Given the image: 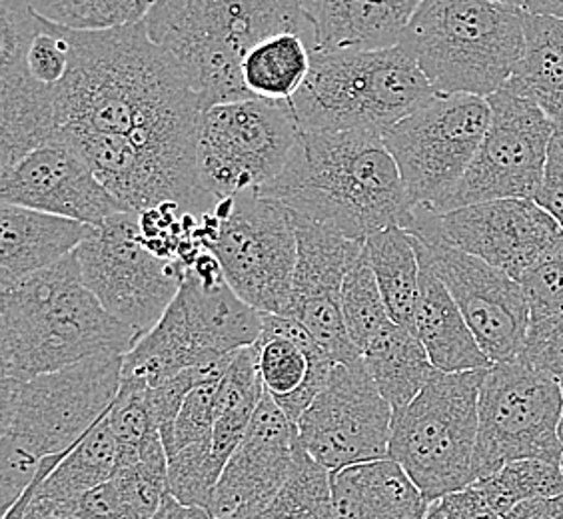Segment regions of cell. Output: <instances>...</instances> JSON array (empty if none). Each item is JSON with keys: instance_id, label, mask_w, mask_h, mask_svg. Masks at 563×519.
<instances>
[{"instance_id": "ac0fdd59", "label": "cell", "mask_w": 563, "mask_h": 519, "mask_svg": "<svg viewBox=\"0 0 563 519\" xmlns=\"http://www.w3.org/2000/svg\"><path fill=\"white\" fill-rule=\"evenodd\" d=\"M438 228L450 244L508 272L520 281L563 239L560 222L536 200H492L438 212Z\"/></svg>"}, {"instance_id": "8fae6325", "label": "cell", "mask_w": 563, "mask_h": 519, "mask_svg": "<svg viewBox=\"0 0 563 519\" xmlns=\"http://www.w3.org/2000/svg\"><path fill=\"white\" fill-rule=\"evenodd\" d=\"M217 232L208 250L220 262L228 286L261 314H288L298 239L292 210L258 192L220 200Z\"/></svg>"}, {"instance_id": "74e56055", "label": "cell", "mask_w": 563, "mask_h": 519, "mask_svg": "<svg viewBox=\"0 0 563 519\" xmlns=\"http://www.w3.org/2000/svg\"><path fill=\"white\" fill-rule=\"evenodd\" d=\"M109 422L119 444V465L139 460L142 450L161 438L152 411L151 388L139 382H120L119 396L110 406Z\"/></svg>"}, {"instance_id": "484cf974", "label": "cell", "mask_w": 563, "mask_h": 519, "mask_svg": "<svg viewBox=\"0 0 563 519\" xmlns=\"http://www.w3.org/2000/svg\"><path fill=\"white\" fill-rule=\"evenodd\" d=\"M334 519H426L430 501L391 457L332 474Z\"/></svg>"}, {"instance_id": "4fadbf2b", "label": "cell", "mask_w": 563, "mask_h": 519, "mask_svg": "<svg viewBox=\"0 0 563 519\" xmlns=\"http://www.w3.org/2000/svg\"><path fill=\"white\" fill-rule=\"evenodd\" d=\"M406 230L454 296L489 362L520 357L531 325L530 303L520 281L450 244L432 208L413 206L412 222Z\"/></svg>"}, {"instance_id": "8992f818", "label": "cell", "mask_w": 563, "mask_h": 519, "mask_svg": "<svg viewBox=\"0 0 563 519\" xmlns=\"http://www.w3.org/2000/svg\"><path fill=\"white\" fill-rule=\"evenodd\" d=\"M435 97L418 60L396 44L382 51H314L290 100L302 132H374L408 119Z\"/></svg>"}, {"instance_id": "bcb514c9", "label": "cell", "mask_w": 563, "mask_h": 519, "mask_svg": "<svg viewBox=\"0 0 563 519\" xmlns=\"http://www.w3.org/2000/svg\"><path fill=\"white\" fill-rule=\"evenodd\" d=\"M2 519H78L63 509L55 508L53 504L43 501V499H33L26 506H12L4 511Z\"/></svg>"}, {"instance_id": "cb8c5ba5", "label": "cell", "mask_w": 563, "mask_h": 519, "mask_svg": "<svg viewBox=\"0 0 563 519\" xmlns=\"http://www.w3.org/2000/svg\"><path fill=\"white\" fill-rule=\"evenodd\" d=\"M168 496V452L156 438L139 460L119 465L109 482L68 504H48L78 519H154Z\"/></svg>"}, {"instance_id": "3957f363", "label": "cell", "mask_w": 563, "mask_h": 519, "mask_svg": "<svg viewBox=\"0 0 563 519\" xmlns=\"http://www.w3.org/2000/svg\"><path fill=\"white\" fill-rule=\"evenodd\" d=\"M139 340L88 290L75 254L0 294L2 378L24 382L88 357L124 356Z\"/></svg>"}, {"instance_id": "277c9868", "label": "cell", "mask_w": 563, "mask_h": 519, "mask_svg": "<svg viewBox=\"0 0 563 519\" xmlns=\"http://www.w3.org/2000/svg\"><path fill=\"white\" fill-rule=\"evenodd\" d=\"M122 356L88 357L36 378L0 384V501L4 511L33 484L46 457L73 450L110 410Z\"/></svg>"}, {"instance_id": "7a4b0ae2", "label": "cell", "mask_w": 563, "mask_h": 519, "mask_svg": "<svg viewBox=\"0 0 563 519\" xmlns=\"http://www.w3.org/2000/svg\"><path fill=\"white\" fill-rule=\"evenodd\" d=\"M258 195L354 240L408 228L413 217L398 164L374 132H300L286 168Z\"/></svg>"}, {"instance_id": "7bdbcfd3", "label": "cell", "mask_w": 563, "mask_h": 519, "mask_svg": "<svg viewBox=\"0 0 563 519\" xmlns=\"http://www.w3.org/2000/svg\"><path fill=\"white\" fill-rule=\"evenodd\" d=\"M536 202L563 228V122H555L542 188L536 196Z\"/></svg>"}, {"instance_id": "9c48e42d", "label": "cell", "mask_w": 563, "mask_h": 519, "mask_svg": "<svg viewBox=\"0 0 563 519\" xmlns=\"http://www.w3.org/2000/svg\"><path fill=\"white\" fill-rule=\"evenodd\" d=\"M300 132L290 102L246 98L202 110L196 141L198 185L218 202L258 192L286 168Z\"/></svg>"}, {"instance_id": "816d5d0a", "label": "cell", "mask_w": 563, "mask_h": 519, "mask_svg": "<svg viewBox=\"0 0 563 519\" xmlns=\"http://www.w3.org/2000/svg\"><path fill=\"white\" fill-rule=\"evenodd\" d=\"M562 388H563V384H562ZM560 442H562V448H563V411H562V422H560Z\"/></svg>"}, {"instance_id": "5bb4252c", "label": "cell", "mask_w": 563, "mask_h": 519, "mask_svg": "<svg viewBox=\"0 0 563 519\" xmlns=\"http://www.w3.org/2000/svg\"><path fill=\"white\" fill-rule=\"evenodd\" d=\"M492 122L488 98L435 95L382 134L413 206L435 210L464 178Z\"/></svg>"}, {"instance_id": "f35d334b", "label": "cell", "mask_w": 563, "mask_h": 519, "mask_svg": "<svg viewBox=\"0 0 563 519\" xmlns=\"http://www.w3.org/2000/svg\"><path fill=\"white\" fill-rule=\"evenodd\" d=\"M227 357H218L214 362L200 366V376L196 379L195 388L186 396L185 406L174 426L173 444L166 450L168 457L186 445L212 438L218 386L224 374Z\"/></svg>"}, {"instance_id": "9a60e30c", "label": "cell", "mask_w": 563, "mask_h": 519, "mask_svg": "<svg viewBox=\"0 0 563 519\" xmlns=\"http://www.w3.org/2000/svg\"><path fill=\"white\" fill-rule=\"evenodd\" d=\"M488 132L464 178L435 208L440 214L506 198L536 200L542 188L555 122L538 104L506 87L488 97Z\"/></svg>"}, {"instance_id": "ffe728a7", "label": "cell", "mask_w": 563, "mask_h": 519, "mask_svg": "<svg viewBox=\"0 0 563 519\" xmlns=\"http://www.w3.org/2000/svg\"><path fill=\"white\" fill-rule=\"evenodd\" d=\"M300 445L298 423L264 389L249 432L218 482L210 516L242 519L264 508L286 484Z\"/></svg>"}, {"instance_id": "5b68a950", "label": "cell", "mask_w": 563, "mask_h": 519, "mask_svg": "<svg viewBox=\"0 0 563 519\" xmlns=\"http://www.w3.org/2000/svg\"><path fill=\"white\" fill-rule=\"evenodd\" d=\"M144 24L180 66L202 110L254 98L242 63L264 38L300 33L312 41L300 0H156Z\"/></svg>"}, {"instance_id": "b9f144b4", "label": "cell", "mask_w": 563, "mask_h": 519, "mask_svg": "<svg viewBox=\"0 0 563 519\" xmlns=\"http://www.w3.org/2000/svg\"><path fill=\"white\" fill-rule=\"evenodd\" d=\"M198 376H200V366L186 369L183 374L158 384L156 388H151L152 411L166 450L173 444L174 426L178 420V413L185 406L186 396L190 394V389L195 388Z\"/></svg>"}, {"instance_id": "d6a6232c", "label": "cell", "mask_w": 563, "mask_h": 519, "mask_svg": "<svg viewBox=\"0 0 563 519\" xmlns=\"http://www.w3.org/2000/svg\"><path fill=\"white\" fill-rule=\"evenodd\" d=\"M242 519H334L332 474L300 445L280 492L264 508Z\"/></svg>"}, {"instance_id": "c3c4849f", "label": "cell", "mask_w": 563, "mask_h": 519, "mask_svg": "<svg viewBox=\"0 0 563 519\" xmlns=\"http://www.w3.org/2000/svg\"><path fill=\"white\" fill-rule=\"evenodd\" d=\"M523 11L563 21V0H523Z\"/></svg>"}, {"instance_id": "6da1fadb", "label": "cell", "mask_w": 563, "mask_h": 519, "mask_svg": "<svg viewBox=\"0 0 563 519\" xmlns=\"http://www.w3.org/2000/svg\"><path fill=\"white\" fill-rule=\"evenodd\" d=\"M70 70L56 97L60 136H124L141 151L196 173L202 104L173 56L152 41L146 24L70 29Z\"/></svg>"}, {"instance_id": "d6986e66", "label": "cell", "mask_w": 563, "mask_h": 519, "mask_svg": "<svg viewBox=\"0 0 563 519\" xmlns=\"http://www.w3.org/2000/svg\"><path fill=\"white\" fill-rule=\"evenodd\" d=\"M0 200L100 227L126 212L66 141L44 144L0 173Z\"/></svg>"}, {"instance_id": "681fc988", "label": "cell", "mask_w": 563, "mask_h": 519, "mask_svg": "<svg viewBox=\"0 0 563 519\" xmlns=\"http://www.w3.org/2000/svg\"><path fill=\"white\" fill-rule=\"evenodd\" d=\"M426 519H444V514H442L438 501H433L432 506H430V511H428Z\"/></svg>"}, {"instance_id": "2e32d148", "label": "cell", "mask_w": 563, "mask_h": 519, "mask_svg": "<svg viewBox=\"0 0 563 519\" xmlns=\"http://www.w3.org/2000/svg\"><path fill=\"white\" fill-rule=\"evenodd\" d=\"M391 410L364 362L336 364L322 391L303 411V450L330 474L390 457Z\"/></svg>"}, {"instance_id": "f6af8a7d", "label": "cell", "mask_w": 563, "mask_h": 519, "mask_svg": "<svg viewBox=\"0 0 563 519\" xmlns=\"http://www.w3.org/2000/svg\"><path fill=\"white\" fill-rule=\"evenodd\" d=\"M501 519H563V496L521 501Z\"/></svg>"}, {"instance_id": "d590c367", "label": "cell", "mask_w": 563, "mask_h": 519, "mask_svg": "<svg viewBox=\"0 0 563 519\" xmlns=\"http://www.w3.org/2000/svg\"><path fill=\"white\" fill-rule=\"evenodd\" d=\"M48 21L73 31H110L146 21L156 0H26Z\"/></svg>"}, {"instance_id": "e575fe53", "label": "cell", "mask_w": 563, "mask_h": 519, "mask_svg": "<svg viewBox=\"0 0 563 519\" xmlns=\"http://www.w3.org/2000/svg\"><path fill=\"white\" fill-rule=\"evenodd\" d=\"M342 312L347 335L360 356L386 328L394 324L379 292L378 280L369 266L366 249L357 258L354 268L347 272L342 286Z\"/></svg>"}, {"instance_id": "e0dca14e", "label": "cell", "mask_w": 563, "mask_h": 519, "mask_svg": "<svg viewBox=\"0 0 563 519\" xmlns=\"http://www.w3.org/2000/svg\"><path fill=\"white\" fill-rule=\"evenodd\" d=\"M298 264L288 314L312 335L336 364L362 360L347 335L342 312V286L366 249V240L347 239L334 228L294 214Z\"/></svg>"}, {"instance_id": "4316f807", "label": "cell", "mask_w": 563, "mask_h": 519, "mask_svg": "<svg viewBox=\"0 0 563 519\" xmlns=\"http://www.w3.org/2000/svg\"><path fill=\"white\" fill-rule=\"evenodd\" d=\"M506 88L563 122V21L526 12V46Z\"/></svg>"}, {"instance_id": "52a82bcc", "label": "cell", "mask_w": 563, "mask_h": 519, "mask_svg": "<svg viewBox=\"0 0 563 519\" xmlns=\"http://www.w3.org/2000/svg\"><path fill=\"white\" fill-rule=\"evenodd\" d=\"M400 43L435 95L488 98L520 65L526 11L498 0H423Z\"/></svg>"}, {"instance_id": "60d3db41", "label": "cell", "mask_w": 563, "mask_h": 519, "mask_svg": "<svg viewBox=\"0 0 563 519\" xmlns=\"http://www.w3.org/2000/svg\"><path fill=\"white\" fill-rule=\"evenodd\" d=\"M520 357L563 384V314L531 322Z\"/></svg>"}, {"instance_id": "f1b7e54d", "label": "cell", "mask_w": 563, "mask_h": 519, "mask_svg": "<svg viewBox=\"0 0 563 519\" xmlns=\"http://www.w3.org/2000/svg\"><path fill=\"white\" fill-rule=\"evenodd\" d=\"M362 362L391 410L408 406L438 372L420 338L396 322L362 352Z\"/></svg>"}, {"instance_id": "4dcf8cb0", "label": "cell", "mask_w": 563, "mask_h": 519, "mask_svg": "<svg viewBox=\"0 0 563 519\" xmlns=\"http://www.w3.org/2000/svg\"><path fill=\"white\" fill-rule=\"evenodd\" d=\"M312 66V41L300 33L272 34L252 46L242 63L250 95L272 102H290Z\"/></svg>"}, {"instance_id": "d4e9b609", "label": "cell", "mask_w": 563, "mask_h": 519, "mask_svg": "<svg viewBox=\"0 0 563 519\" xmlns=\"http://www.w3.org/2000/svg\"><path fill=\"white\" fill-rule=\"evenodd\" d=\"M418 250V246H416ZM420 290L413 316V334L420 338L433 368L445 374L494 366L472 334L466 318L442 278L418 250Z\"/></svg>"}, {"instance_id": "7dc6e473", "label": "cell", "mask_w": 563, "mask_h": 519, "mask_svg": "<svg viewBox=\"0 0 563 519\" xmlns=\"http://www.w3.org/2000/svg\"><path fill=\"white\" fill-rule=\"evenodd\" d=\"M154 519H214L210 516V511L202 508H192V506H185L173 496L164 499L163 508L156 514Z\"/></svg>"}, {"instance_id": "f546056e", "label": "cell", "mask_w": 563, "mask_h": 519, "mask_svg": "<svg viewBox=\"0 0 563 519\" xmlns=\"http://www.w3.org/2000/svg\"><path fill=\"white\" fill-rule=\"evenodd\" d=\"M264 384L258 374L254 347L228 354L214 406L212 450L222 464L236 452L261 406Z\"/></svg>"}, {"instance_id": "603a6c76", "label": "cell", "mask_w": 563, "mask_h": 519, "mask_svg": "<svg viewBox=\"0 0 563 519\" xmlns=\"http://www.w3.org/2000/svg\"><path fill=\"white\" fill-rule=\"evenodd\" d=\"M95 227L0 202V286L46 270L75 254Z\"/></svg>"}, {"instance_id": "ba28073f", "label": "cell", "mask_w": 563, "mask_h": 519, "mask_svg": "<svg viewBox=\"0 0 563 519\" xmlns=\"http://www.w3.org/2000/svg\"><path fill=\"white\" fill-rule=\"evenodd\" d=\"M486 369H438L408 406L394 410L390 457L430 504L474 484L477 401Z\"/></svg>"}, {"instance_id": "1f68e13d", "label": "cell", "mask_w": 563, "mask_h": 519, "mask_svg": "<svg viewBox=\"0 0 563 519\" xmlns=\"http://www.w3.org/2000/svg\"><path fill=\"white\" fill-rule=\"evenodd\" d=\"M366 252L388 314L396 324L413 332L420 258L412 234L406 228H384L366 240Z\"/></svg>"}, {"instance_id": "f907efd6", "label": "cell", "mask_w": 563, "mask_h": 519, "mask_svg": "<svg viewBox=\"0 0 563 519\" xmlns=\"http://www.w3.org/2000/svg\"><path fill=\"white\" fill-rule=\"evenodd\" d=\"M498 2H506V4H514V7L523 9V0H498Z\"/></svg>"}, {"instance_id": "83f0119b", "label": "cell", "mask_w": 563, "mask_h": 519, "mask_svg": "<svg viewBox=\"0 0 563 519\" xmlns=\"http://www.w3.org/2000/svg\"><path fill=\"white\" fill-rule=\"evenodd\" d=\"M119 467V444L109 422V411L68 452L55 472L34 492H24L12 506H26L33 499L68 504L90 489L109 482ZM11 506V508H12Z\"/></svg>"}, {"instance_id": "ab89813d", "label": "cell", "mask_w": 563, "mask_h": 519, "mask_svg": "<svg viewBox=\"0 0 563 519\" xmlns=\"http://www.w3.org/2000/svg\"><path fill=\"white\" fill-rule=\"evenodd\" d=\"M531 322L563 314V239L531 270L521 276Z\"/></svg>"}, {"instance_id": "7402d4cb", "label": "cell", "mask_w": 563, "mask_h": 519, "mask_svg": "<svg viewBox=\"0 0 563 519\" xmlns=\"http://www.w3.org/2000/svg\"><path fill=\"white\" fill-rule=\"evenodd\" d=\"M314 51H382L400 44L423 0H300Z\"/></svg>"}, {"instance_id": "836d02e7", "label": "cell", "mask_w": 563, "mask_h": 519, "mask_svg": "<svg viewBox=\"0 0 563 519\" xmlns=\"http://www.w3.org/2000/svg\"><path fill=\"white\" fill-rule=\"evenodd\" d=\"M489 506L504 518L521 501L563 496V464L545 460H516L474 482Z\"/></svg>"}, {"instance_id": "44dd1931", "label": "cell", "mask_w": 563, "mask_h": 519, "mask_svg": "<svg viewBox=\"0 0 563 519\" xmlns=\"http://www.w3.org/2000/svg\"><path fill=\"white\" fill-rule=\"evenodd\" d=\"M252 347L264 389L294 423L300 422L336 362L303 325L284 316L264 314L261 338Z\"/></svg>"}, {"instance_id": "8d00e7d4", "label": "cell", "mask_w": 563, "mask_h": 519, "mask_svg": "<svg viewBox=\"0 0 563 519\" xmlns=\"http://www.w3.org/2000/svg\"><path fill=\"white\" fill-rule=\"evenodd\" d=\"M224 467L214 455L212 438L186 445L168 457V492L185 506L210 511Z\"/></svg>"}, {"instance_id": "ee69618b", "label": "cell", "mask_w": 563, "mask_h": 519, "mask_svg": "<svg viewBox=\"0 0 563 519\" xmlns=\"http://www.w3.org/2000/svg\"><path fill=\"white\" fill-rule=\"evenodd\" d=\"M444 519H501L474 484L448 494L438 501Z\"/></svg>"}, {"instance_id": "7c38bea8", "label": "cell", "mask_w": 563, "mask_h": 519, "mask_svg": "<svg viewBox=\"0 0 563 519\" xmlns=\"http://www.w3.org/2000/svg\"><path fill=\"white\" fill-rule=\"evenodd\" d=\"M75 258L88 290L141 338L161 322L185 278L180 262L146 246L136 212H119L95 227Z\"/></svg>"}, {"instance_id": "30bf717a", "label": "cell", "mask_w": 563, "mask_h": 519, "mask_svg": "<svg viewBox=\"0 0 563 519\" xmlns=\"http://www.w3.org/2000/svg\"><path fill=\"white\" fill-rule=\"evenodd\" d=\"M563 388L521 357L486 369L479 388L474 482L516 460L563 464Z\"/></svg>"}]
</instances>
